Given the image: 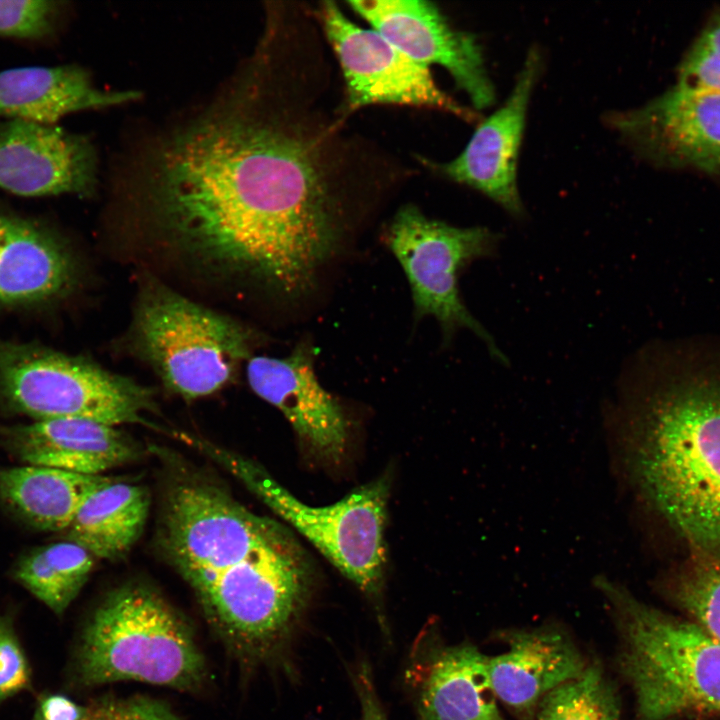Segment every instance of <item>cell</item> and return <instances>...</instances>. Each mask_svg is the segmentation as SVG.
Here are the masks:
<instances>
[{
    "label": "cell",
    "instance_id": "52a82bcc",
    "mask_svg": "<svg viewBox=\"0 0 720 720\" xmlns=\"http://www.w3.org/2000/svg\"><path fill=\"white\" fill-rule=\"evenodd\" d=\"M138 352L163 383L186 399L210 395L248 360L250 329L160 285H148L133 326Z\"/></svg>",
    "mask_w": 720,
    "mask_h": 720
},
{
    "label": "cell",
    "instance_id": "3957f363",
    "mask_svg": "<svg viewBox=\"0 0 720 720\" xmlns=\"http://www.w3.org/2000/svg\"><path fill=\"white\" fill-rule=\"evenodd\" d=\"M636 368L616 411L625 474L691 554L720 555V337L661 344Z\"/></svg>",
    "mask_w": 720,
    "mask_h": 720
},
{
    "label": "cell",
    "instance_id": "4316f807",
    "mask_svg": "<svg viewBox=\"0 0 720 720\" xmlns=\"http://www.w3.org/2000/svg\"><path fill=\"white\" fill-rule=\"evenodd\" d=\"M59 9L49 0H0V37L45 38L54 30Z\"/></svg>",
    "mask_w": 720,
    "mask_h": 720
},
{
    "label": "cell",
    "instance_id": "603a6c76",
    "mask_svg": "<svg viewBox=\"0 0 720 720\" xmlns=\"http://www.w3.org/2000/svg\"><path fill=\"white\" fill-rule=\"evenodd\" d=\"M93 556L66 540L39 547L19 562L16 577L35 597L61 615L77 597L93 569Z\"/></svg>",
    "mask_w": 720,
    "mask_h": 720
},
{
    "label": "cell",
    "instance_id": "f546056e",
    "mask_svg": "<svg viewBox=\"0 0 720 720\" xmlns=\"http://www.w3.org/2000/svg\"><path fill=\"white\" fill-rule=\"evenodd\" d=\"M361 705V720H387L369 667L363 663L353 677Z\"/></svg>",
    "mask_w": 720,
    "mask_h": 720
},
{
    "label": "cell",
    "instance_id": "484cf974",
    "mask_svg": "<svg viewBox=\"0 0 720 720\" xmlns=\"http://www.w3.org/2000/svg\"><path fill=\"white\" fill-rule=\"evenodd\" d=\"M678 84L720 93V11L709 18L681 60Z\"/></svg>",
    "mask_w": 720,
    "mask_h": 720
},
{
    "label": "cell",
    "instance_id": "277c9868",
    "mask_svg": "<svg viewBox=\"0 0 720 720\" xmlns=\"http://www.w3.org/2000/svg\"><path fill=\"white\" fill-rule=\"evenodd\" d=\"M621 634L620 668L630 682L639 720L688 713L720 714V642L691 620L634 597L602 576Z\"/></svg>",
    "mask_w": 720,
    "mask_h": 720
},
{
    "label": "cell",
    "instance_id": "9c48e42d",
    "mask_svg": "<svg viewBox=\"0 0 720 720\" xmlns=\"http://www.w3.org/2000/svg\"><path fill=\"white\" fill-rule=\"evenodd\" d=\"M386 239L407 276L417 319L434 317L446 341L468 329L496 360L506 363L492 336L465 306L458 286L467 265L495 254L498 235L486 227L452 226L406 206L393 218Z\"/></svg>",
    "mask_w": 720,
    "mask_h": 720
},
{
    "label": "cell",
    "instance_id": "4fadbf2b",
    "mask_svg": "<svg viewBox=\"0 0 720 720\" xmlns=\"http://www.w3.org/2000/svg\"><path fill=\"white\" fill-rule=\"evenodd\" d=\"M96 154L84 136L56 125L11 119L0 125V188L35 197L89 195Z\"/></svg>",
    "mask_w": 720,
    "mask_h": 720
},
{
    "label": "cell",
    "instance_id": "e0dca14e",
    "mask_svg": "<svg viewBox=\"0 0 720 720\" xmlns=\"http://www.w3.org/2000/svg\"><path fill=\"white\" fill-rule=\"evenodd\" d=\"M487 666L498 701L521 720H533L542 699L587 665L565 636L541 630L512 634L502 653L488 656Z\"/></svg>",
    "mask_w": 720,
    "mask_h": 720
},
{
    "label": "cell",
    "instance_id": "44dd1931",
    "mask_svg": "<svg viewBox=\"0 0 720 720\" xmlns=\"http://www.w3.org/2000/svg\"><path fill=\"white\" fill-rule=\"evenodd\" d=\"M150 499L144 486L114 477L84 500L66 530L67 540L82 546L93 557L118 560L140 538Z\"/></svg>",
    "mask_w": 720,
    "mask_h": 720
},
{
    "label": "cell",
    "instance_id": "d6986e66",
    "mask_svg": "<svg viewBox=\"0 0 720 720\" xmlns=\"http://www.w3.org/2000/svg\"><path fill=\"white\" fill-rule=\"evenodd\" d=\"M75 274L70 251L54 233L0 213V305L54 299L72 287Z\"/></svg>",
    "mask_w": 720,
    "mask_h": 720
},
{
    "label": "cell",
    "instance_id": "ba28073f",
    "mask_svg": "<svg viewBox=\"0 0 720 720\" xmlns=\"http://www.w3.org/2000/svg\"><path fill=\"white\" fill-rule=\"evenodd\" d=\"M0 399L35 419L86 418L146 424L151 390L81 357L34 344L0 341Z\"/></svg>",
    "mask_w": 720,
    "mask_h": 720
},
{
    "label": "cell",
    "instance_id": "5bb4252c",
    "mask_svg": "<svg viewBox=\"0 0 720 720\" xmlns=\"http://www.w3.org/2000/svg\"><path fill=\"white\" fill-rule=\"evenodd\" d=\"M246 373L252 390L282 412L314 454L330 461L342 457L347 421L338 401L317 379L310 344L300 343L282 358L251 357Z\"/></svg>",
    "mask_w": 720,
    "mask_h": 720
},
{
    "label": "cell",
    "instance_id": "5b68a950",
    "mask_svg": "<svg viewBox=\"0 0 720 720\" xmlns=\"http://www.w3.org/2000/svg\"><path fill=\"white\" fill-rule=\"evenodd\" d=\"M75 673L84 686L139 681L194 691L207 668L190 626L166 599L149 586L125 584L85 625Z\"/></svg>",
    "mask_w": 720,
    "mask_h": 720
},
{
    "label": "cell",
    "instance_id": "30bf717a",
    "mask_svg": "<svg viewBox=\"0 0 720 720\" xmlns=\"http://www.w3.org/2000/svg\"><path fill=\"white\" fill-rule=\"evenodd\" d=\"M327 37L346 81L351 107L399 104L469 113L441 91L429 68L415 62L374 29L351 22L332 2L320 8Z\"/></svg>",
    "mask_w": 720,
    "mask_h": 720
},
{
    "label": "cell",
    "instance_id": "7402d4cb",
    "mask_svg": "<svg viewBox=\"0 0 720 720\" xmlns=\"http://www.w3.org/2000/svg\"><path fill=\"white\" fill-rule=\"evenodd\" d=\"M113 478L29 464L0 470V497L39 529L67 530L90 493Z\"/></svg>",
    "mask_w": 720,
    "mask_h": 720
},
{
    "label": "cell",
    "instance_id": "4dcf8cb0",
    "mask_svg": "<svg viewBox=\"0 0 720 720\" xmlns=\"http://www.w3.org/2000/svg\"><path fill=\"white\" fill-rule=\"evenodd\" d=\"M86 707L61 694L41 698L33 720H82Z\"/></svg>",
    "mask_w": 720,
    "mask_h": 720
},
{
    "label": "cell",
    "instance_id": "ac0fdd59",
    "mask_svg": "<svg viewBox=\"0 0 720 720\" xmlns=\"http://www.w3.org/2000/svg\"><path fill=\"white\" fill-rule=\"evenodd\" d=\"M488 656L460 644L430 650L413 677L421 720H505L492 688Z\"/></svg>",
    "mask_w": 720,
    "mask_h": 720
},
{
    "label": "cell",
    "instance_id": "6da1fadb",
    "mask_svg": "<svg viewBox=\"0 0 720 720\" xmlns=\"http://www.w3.org/2000/svg\"><path fill=\"white\" fill-rule=\"evenodd\" d=\"M254 96L171 136L146 198L168 238L201 264L299 296L341 238L331 167L321 134Z\"/></svg>",
    "mask_w": 720,
    "mask_h": 720
},
{
    "label": "cell",
    "instance_id": "2e32d148",
    "mask_svg": "<svg viewBox=\"0 0 720 720\" xmlns=\"http://www.w3.org/2000/svg\"><path fill=\"white\" fill-rule=\"evenodd\" d=\"M9 448L30 465L102 475L138 459L140 447L116 426L86 418H55L6 429Z\"/></svg>",
    "mask_w": 720,
    "mask_h": 720
},
{
    "label": "cell",
    "instance_id": "d4e9b609",
    "mask_svg": "<svg viewBox=\"0 0 720 720\" xmlns=\"http://www.w3.org/2000/svg\"><path fill=\"white\" fill-rule=\"evenodd\" d=\"M538 720H622L618 697L599 665H588L540 702Z\"/></svg>",
    "mask_w": 720,
    "mask_h": 720
},
{
    "label": "cell",
    "instance_id": "cb8c5ba5",
    "mask_svg": "<svg viewBox=\"0 0 720 720\" xmlns=\"http://www.w3.org/2000/svg\"><path fill=\"white\" fill-rule=\"evenodd\" d=\"M661 585L689 620L720 642V555L691 554Z\"/></svg>",
    "mask_w": 720,
    "mask_h": 720
},
{
    "label": "cell",
    "instance_id": "f1b7e54d",
    "mask_svg": "<svg viewBox=\"0 0 720 720\" xmlns=\"http://www.w3.org/2000/svg\"><path fill=\"white\" fill-rule=\"evenodd\" d=\"M30 670L8 617L0 615V701L26 689Z\"/></svg>",
    "mask_w": 720,
    "mask_h": 720
},
{
    "label": "cell",
    "instance_id": "ffe728a7",
    "mask_svg": "<svg viewBox=\"0 0 720 720\" xmlns=\"http://www.w3.org/2000/svg\"><path fill=\"white\" fill-rule=\"evenodd\" d=\"M133 91H103L75 65L19 67L0 72V116L55 125L67 114L137 99Z\"/></svg>",
    "mask_w": 720,
    "mask_h": 720
},
{
    "label": "cell",
    "instance_id": "9a60e30c",
    "mask_svg": "<svg viewBox=\"0 0 720 720\" xmlns=\"http://www.w3.org/2000/svg\"><path fill=\"white\" fill-rule=\"evenodd\" d=\"M540 68V53L532 48L505 103L480 123L464 150L442 168L454 181L482 192L515 216L523 211L516 182L517 160Z\"/></svg>",
    "mask_w": 720,
    "mask_h": 720
},
{
    "label": "cell",
    "instance_id": "83f0119b",
    "mask_svg": "<svg viewBox=\"0 0 720 720\" xmlns=\"http://www.w3.org/2000/svg\"><path fill=\"white\" fill-rule=\"evenodd\" d=\"M82 720H182L167 704L149 697L104 698L86 706Z\"/></svg>",
    "mask_w": 720,
    "mask_h": 720
},
{
    "label": "cell",
    "instance_id": "7c38bea8",
    "mask_svg": "<svg viewBox=\"0 0 720 720\" xmlns=\"http://www.w3.org/2000/svg\"><path fill=\"white\" fill-rule=\"evenodd\" d=\"M348 3L372 29L412 60L427 68L439 65L446 69L476 108L494 102V86L477 40L454 29L434 4L420 0Z\"/></svg>",
    "mask_w": 720,
    "mask_h": 720
},
{
    "label": "cell",
    "instance_id": "7a4b0ae2",
    "mask_svg": "<svg viewBox=\"0 0 720 720\" xmlns=\"http://www.w3.org/2000/svg\"><path fill=\"white\" fill-rule=\"evenodd\" d=\"M160 544L239 660L265 661L286 644L310 576L302 549L280 524L215 485L186 479L165 497Z\"/></svg>",
    "mask_w": 720,
    "mask_h": 720
},
{
    "label": "cell",
    "instance_id": "8992f818",
    "mask_svg": "<svg viewBox=\"0 0 720 720\" xmlns=\"http://www.w3.org/2000/svg\"><path fill=\"white\" fill-rule=\"evenodd\" d=\"M185 440L226 468L254 495L310 541L361 591H380L385 566L384 525L389 480L382 476L327 506H310L263 467L209 441Z\"/></svg>",
    "mask_w": 720,
    "mask_h": 720
},
{
    "label": "cell",
    "instance_id": "8fae6325",
    "mask_svg": "<svg viewBox=\"0 0 720 720\" xmlns=\"http://www.w3.org/2000/svg\"><path fill=\"white\" fill-rule=\"evenodd\" d=\"M611 125L657 166L720 175V93L677 84Z\"/></svg>",
    "mask_w": 720,
    "mask_h": 720
}]
</instances>
